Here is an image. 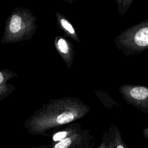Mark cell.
<instances>
[{
	"mask_svg": "<svg viewBox=\"0 0 148 148\" xmlns=\"http://www.w3.org/2000/svg\"><path fill=\"white\" fill-rule=\"evenodd\" d=\"M119 43L127 56L138 55L148 50V18L122 32Z\"/></svg>",
	"mask_w": 148,
	"mask_h": 148,
	"instance_id": "cell-1",
	"label": "cell"
},
{
	"mask_svg": "<svg viewBox=\"0 0 148 148\" xmlns=\"http://www.w3.org/2000/svg\"><path fill=\"white\" fill-rule=\"evenodd\" d=\"M123 98L140 111L148 113V86L123 85L120 88Z\"/></svg>",
	"mask_w": 148,
	"mask_h": 148,
	"instance_id": "cell-2",
	"label": "cell"
},
{
	"mask_svg": "<svg viewBox=\"0 0 148 148\" xmlns=\"http://www.w3.org/2000/svg\"><path fill=\"white\" fill-rule=\"evenodd\" d=\"M21 27V18L17 15L13 14L11 18L9 25V29L12 33H16L18 32Z\"/></svg>",
	"mask_w": 148,
	"mask_h": 148,
	"instance_id": "cell-3",
	"label": "cell"
},
{
	"mask_svg": "<svg viewBox=\"0 0 148 148\" xmlns=\"http://www.w3.org/2000/svg\"><path fill=\"white\" fill-rule=\"evenodd\" d=\"M74 114L71 112H65L58 115L56 120L57 124H62L72 121L74 119Z\"/></svg>",
	"mask_w": 148,
	"mask_h": 148,
	"instance_id": "cell-4",
	"label": "cell"
},
{
	"mask_svg": "<svg viewBox=\"0 0 148 148\" xmlns=\"http://www.w3.org/2000/svg\"><path fill=\"white\" fill-rule=\"evenodd\" d=\"M57 46L60 51L61 53L64 54H66L69 51L68 45L66 41L64 39L62 38H60L57 42Z\"/></svg>",
	"mask_w": 148,
	"mask_h": 148,
	"instance_id": "cell-5",
	"label": "cell"
},
{
	"mask_svg": "<svg viewBox=\"0 0 148 148\" xmlns=\"http://www.w3.org/2000/svg\"><path fill=\"white\" fill-rule=\"evenodd\" d=\"M60 23L62 27L67 31L69 33L71 34H75V30L72 27V25L70 24L69 22H68L66 20L65 18H61L60 20Z\"/></svg>",
	"mask_w": 148,
	"mask_h": 148,
	"instance_id": "cell-6",
	"label": "cell"
},
{
	"mask_svg": "<svg viewBox=\"0 0 148 148\" xmlns=\"http://www.w3.org/2000/svg\"><path fill=\"white\" fill-rule=\"evenodd\" d=\"M71 140L70 138H65L57 143L54 148H67L71 145Z\"/></svg>",
	"mask_w": 148,
	"mask_h": 148,
	"instance_id": "cell-7",
	"label": "cell"
},
{
	"mask_svg": "<svg viewBox=\"0 0 148 148\" xmlns=\"http://www.w3.org/2000/svg\"><path fill=\"white\" fill-rule=\"evenodd\" d=\"M132 1H133L132 0V1L130 0V1H124L120 2L121 3V13H124L127 11V9L131 6Z\"/></svg>",
	"mask_w": 148,
	"mask_h": 148,
	"instance_id": "cell-8",
	"label": "cell"
},
{
	"mask_svg": "<svg viewBox=\"0 0 148 148\" xmlns=\"http://www.w3.org/2000/svg\"><path fill=\"white\" fill-rule=\"evenodd\" d=\"M66 132L62 131V132H59L56 133L54 136H53V140L54 141H58L60 140H62L63 138H64L66 136Z\"/></svg>",
	"mask_w": 148,
	"mask_h": 148,
	"instance_id": "cell-9",
	"label": "cell"
},
{
	"mask_svg": "<svg viewBox=\"0 0 148 148\" xmlns=\"http://www.w3.org/2000/svg\"><path fill=\"white\" fill-rule=\"evenodd\" d=\"M143 134L144 137L146 138V139H148V127L146 128L143 130Z\"/></svg>",
	"mask_w": 148,
	"mask_h": 148,
	"instance_id": "cell-10",
	"label": "cell"
},
{
	"mask_svg": "<svg viewBox=\"0 0 148 148\" xmlns=\"http://www.w3.org/2000/svg\"><path fill=\"white\" fill-rule=\"evenodd\" d=\"M117 148H124V146H123V145H118V146H117Z\"/></svg>",
	"mask_w": 148,
	"mask_h": 148,
	"instance_id": "cell-11",
	"label": "cell"
}]
</instances>
